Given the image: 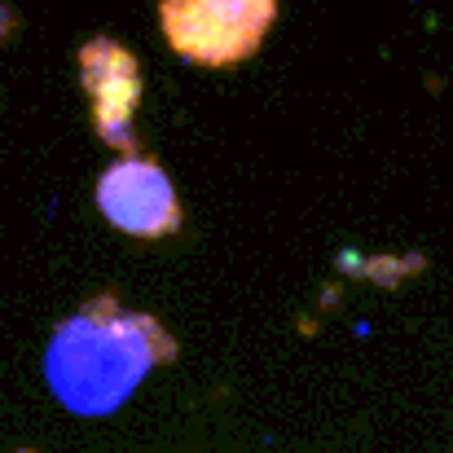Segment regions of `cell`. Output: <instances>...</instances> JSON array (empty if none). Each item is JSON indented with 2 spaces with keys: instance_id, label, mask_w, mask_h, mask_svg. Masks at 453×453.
Wrapping results in <instances>:
<instances>
[{
  "instance_id": "obj_3",
  "label": "cell",
  "mask_w": 453,
  "mask_h": 453,
  "mask_svg": "<svg viewBox=\"0 0 453 453\" xmlns=\"http://www.w3.org/2000/svg\"><path fill=\"white\" fill-rule=\"evenodd\" d=\"M97 207L115 229L133 238H167L180 229V203L150 154H128L111 163L97 180Z\"/></svg>"
},
{
  "instance_id": "obj_2",
  "label": "cell",
  "mask_w": 453,
  "mask_h": 453,
  "mask_svg": "<svg viewBox=\"0 0 453 453\" xmlns=\"http://www.w3.org/2000/svg\"><path fill=\"white\" fill-rule=\"evenodd\" d=\"M278 18V0H163L167 44L198 66H234L251 58Z\"/></svg>"
},
{
  "instance_id": "obj_5",
  "label": "cell",
  "mask_w": 453,
  "mask_h": 453,
  "mask_svg": "<svg viewBox=\"0 0 453 453\" xmlns=\"http://www.w3.org/2000/svg\"><path fill=\"white\" fill-rule=\"evenodd\" d=\"M4 27H9V13H0V31H4Z\"/></svg>"
},
{
  "instance_id": "obj_1",
  "label": "cell",
  "mask_w": 453,
  "mask_h": 453,
  "mask_svg": "<svg viewBox=\"0 0 453 453\" xmlns=\"http://www.w3.org/2000/svg\"><path fill=\"white\" fill-rule=\"evenodd\" d=\"M172 357L176 339L150 312H133L115 296H97L53 330L44 379L71 414L97 418L119 410L154 365Z\"/></svg>"
},
{
  "instance_id": "obj_4",
  "label": "cell",
  "mask_w": 453,
  "mask_h": 453,
  "mask_svg": "<svg viewBox=\"0 0 453 453\" xmlns=\"http://www.w3.org/2000/svg\"><path fill=\"white\" fill-rule=\"evenodd\" d=\"M80 80L93 97V124H97V137L115 150L137 154V137H133V115H137V102L146 93L142 84V66L137 58L111 40V35H97L80 49Z\"/></svg>"
}]
</instances>
